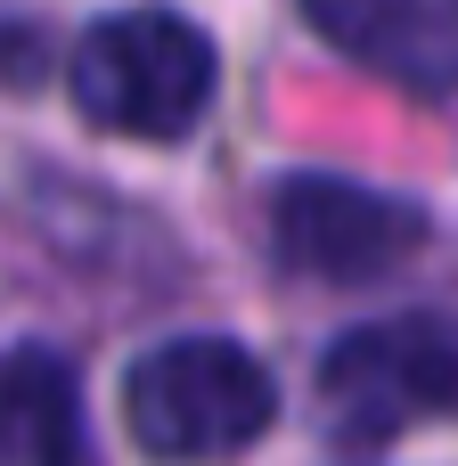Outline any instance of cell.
<instances>
[{"label":"cell","mask_w":458,"mask_h":466,"mask_svg":"<svg viewBox=\"0 0 458 466\" xmlns=\"http://www.w3.org/2000/svg\"><path fill=\"white\" fill-rule=\"evenodd\" d=\"M320 410L352 451H377L426 418H458V319L402 311L344 328L320 360Z\"/></svg>","instance_id":"3957f363"},{"label":"cell","mask_w":458,"mask_h":466,"mask_svg":"<svg viewBox=\"0 0 458 466\" xmlns=\"http://www.w3.org/2000/svg\"><path fill=\"white\" fill-rule=\"evenodd\" d=\"M262 221H270V254L295 279H328V287L393 279L426 246V213L410 197L369 188V180H336V172H287V180H270Z\"/></svg>","instance_id":"277c9868"},{"label":"cell","mask_w":458,"mask_h":466,"mask_svg":"<svg viewBox=\"0 0 458 466\" xmlns=\"http://www.w3.org/2000/svg\"><path fill=\"white\" fill-rule=\"evenodd\" d=\"M303 16L328 49L418 98L458 90V0H303Z\"/></svg>","instance_id":"5b68a950"},{"label":"cell","mask_w":458,"mask_h":466,"mask_svg":"<svg viewBox=\"0 0 458 466\" xmlns=\"http://www.w3.org/2000/svg\"><path fill=\"white\" fill-rule=\"evenodd\" d=\"M279 418L270 369L229 336H172L123 369V426L164 466H221Z\"/></svg>","instance_id":"6da1fadb"},{"label":"cell","mask_w":458,"mask_h":466,"mask_svg":"<svg viewBox=\"0 0 458 466\" xmlns=\"http://www.w3.org/2000/svg\"><path fill=\"white\" fill-rule=\"evenodd\" d=\"M221 82V49L205 25L172 16V8H115L74 41L66 90L98 131L123 139H188L213 106Z\"/></svg>","instance_id":"7a4b0ae2"},{"label":"cell","mask_w":458,"mask_h":466,"mask_svg":"<svg viewBox=\"0 0 458 466\" xmlns=\"http://www.w3.org/2000/svg\"><path fill=\"white\" fill-rule=\"evenodd\" d=\"M0 466H98L82 369L57 344H8L0 352Z\"/></svg>","instance_id":"8992f818"}]
</instances>
